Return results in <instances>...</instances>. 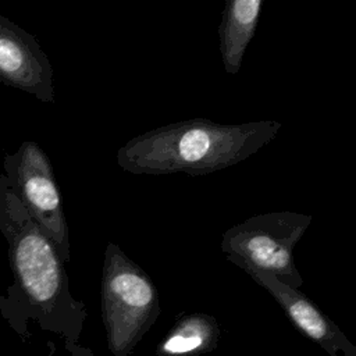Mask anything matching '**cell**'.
<instances>
[{"label":"cell","mask_w":356,"mask_h":356,"mask_svg":"<svg viewBox=\"0 0 356 356\" xmlns=\"http://www.w3.org/2000/svg\"><path fill=\"white\" fill-rule=\"evenodd\" d=\"M0 229L8 245L14 285L0 296V310L11 330L26 341L28 323L78 343L88 310L70 292L68 275L54 243L29 216L8 177L0 175Z\"/></svg>","instance_id":"cell-1"},{"label":"cell","mask_w":356,"mask_h":356,"mask_svg":"<svg viewBox=\"0 0 356 356\" xmlns=\"http://www.w3.org/2000/svg\"><path fill=\"white\" fill-rule=\"evenodd\" d=\"M282 124L274 120L221 124L193 118L134 136L117 152L118 165L131 174L206 175L250 157L271 142Z\"/></svg>","instance_id":"cell-2"},{"label":"cell","mask_w":356,"mask_h":356,"mask_svg":"<svg viewBox=\"0 0 356 356\" xmlns=\"http://www.w3.org/2000/svg\"><path fill=\"white\" fill-rule=\"evenodd\" d=\"M100 309L113 356H129L161 312L149 274L113 242L104 250Z\"/></svg>","instance_id":"cell-3"},{"label":"cell","mask_w":356,"mask_h":356,"mask_svg":"<svg viewBox=\"0 0 356 356\" xmlns=\"http://www.w3.org/2000/svg\"><path fill=\"white\" fill-rule=\"evenodd\" d=\"M310 224L312 216L298 211L256 214L224 232L221 250L239 268L270 274L299 289L303 280L293 260V248Z\"/></svg>","instance_id":"cell-4"},{"label":"cell","mask_w":356,"mask_h":356,"mask_svg":"<svg viewBox=\"0 0 356 356\" xmlns=\"http://www.w3.org/2000/svg\"><path fill=\"white\" fill-rule=\"evenodd\" d=\"M8 179L21 203L54 243L61 260L70 261V234L63 199L51 163L44 150L32 140L7 157Z\"/></svg>","instance_id":"cell-5"},{"label":"cell","mask_w":356,"mask_h":356,"mask_svg":"<svg viewBox=\"0 0 356 356\" xmlns=\"http://www.w3.org/2000/svg\"><path fill=\"white\" fill-rule=\"evenodd\" d=\"M0 81L44 103L54 102L53 67L38 40L0 14Z\"/></svg>","instance_id":"cell-6"},{"label":"cell","mask_w":356,"mask_h":356,"mask_svg":"<svg viewBox=\"0 0 356 356\" xmlns=\"http://www.w3.org/2000/svg\"><path fill=\"white\" fill-rule=\"evenodd\" d=\"M281 306L291 323L330 356H356V346L318 306L299 289L291 288L270 274L245 270Z\"/></svg>","instance_id":"cell-7"},{"label":"cell","mask_w":356,"mask_h":356,"mask_svg":"<svg viewBox=\"0 0 356 356\" xmlns=\"http://www.w3.org/2000/svg\"><path fill=\"white\" fill-rule=\"evenodd\" d=\"M261 0H227L218 26L220 53L224 70L235 75L253 39L259 22Z\"/></svg>","instance_id":"cell-8"},{"label":"cell","mask_w":356,"mask_h":356,"mask_svg":"<svg viewBox=\"0 0 356 356\" xmlns=\"http://www.w3.org/2000/svg\"><path fill=\"white\" fill-rule=\"evenodd\" d=\"M217 320L207 313H188L177 318L156 346L157 356H200L213 352L220 341Z\"/></svg>","instance_id":"cell-9"},{"label":"cell","mask_w":356,"mask_h":356,"mask_svg":"<svg viewBox=\"0 0 356 356\" xmlns=\"http://www.w3.org/2000/svg\"><path fill=\"white\" fill-rule=\"evenodd\" d=\"M64 346L71 353V356H93V352L89 348L81 346L79 343L64 342Z\"/></svg>","instance_id":"cell-10"}]
</instances>
